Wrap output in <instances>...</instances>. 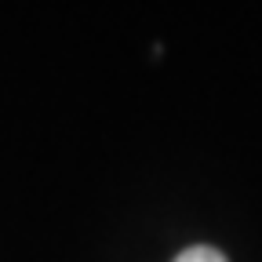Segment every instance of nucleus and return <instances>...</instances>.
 Returning <instances> with one entry per match:
<instances>
[{
    "instance_id": "obj_1",
    "label": "nucleus",
    "mask_w": 262,
    "mask_h": 262,
    "mask_svg": "<svg viewBox=\"0 0 262 262\" xmlns=\"http://www.w3.org/2000/svg\"><path fill=\"white\" fill-rule=\"evenodd\" d=\"M175 262H229L219 248H208V244H193L186 248L182 255H175Z\"/></svg>"
}]
</instances>
